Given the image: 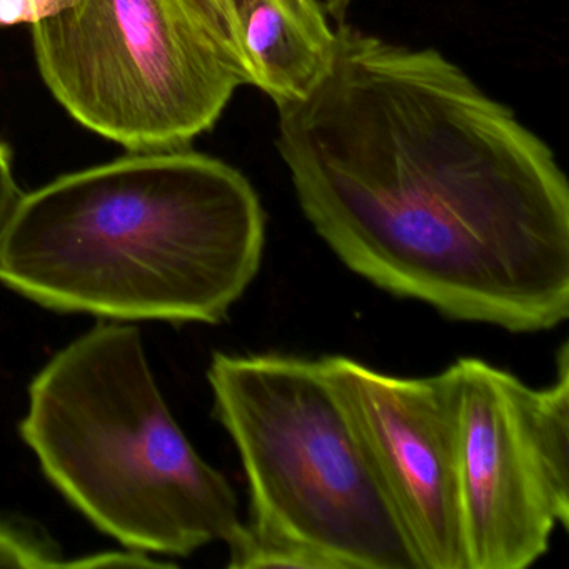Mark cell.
Instances as JSON below:
<instances>
[{
    "mask_svg": "<svg viewBox=\"0 0 569 569\" xmlns=\"http://www.w3.org/2000/svg\"><path fill=\"white\" fill-rule=\"evenodd\" d=\"M419 569H465L456 411L448 369L399 378L348 356L319 358Z\"/></svg>",
    "mask_w": 569,
    "mask_h": 569,
    "instance_id": "obj_7",
    "label": "cell"
},
{
    "mask_svg": "<svg viewBox=\"0 0 569 569\" xmlns=\"http://www.w3.org/2000/svg\"><path fill=\"white\" fill-rule=\"evenodd\" d=\"M19 432L56 489L132 551L186 558L241 535L234 489L176 421L132 326L101 322L59 351Z\"/></svg>",
    "mask_w": 569,
    "mask_h": 569,
    "instance_id": "obj_3",
    "label": "cell"
},
{
    "mask_svg": "<svg viewBox=\"0 0 569 569\" xmlns=\"http://www.w3.org/2000/svg\"><path fill=\"white\" fill-rule=\"evenodd\" d=\"M208 381L249 488L228 568L419 569L319 359L216 352Z\"/></svg>",
    "mask_w": 569,
    "mask_h": 569,
    "instance_id": "obj_4",
    "label": "cell"
},
{
    "mask_svg": "<svg viewBox=\"0 0 569 569\" xmlns=\"http://www.w3.org/2000/svg\"><path fill=\"white\" fill-rule=\"evenodd\" d=\"M278 112L299 208L349 271L452 321L569 318L568 179L441 52L339 26L328 74Z\"/></svg>",
    "mask_w": 569,
    "mask_h": 569,
    "instance_id": "obj_1",
    "label": "cell"
},
{
    "mask_svg": "<svg viewBox=\"0 0 569 569\" xmlns=\"http://www.w3.org/2000/svg\"><path fill=\"white\" fill-rule=\"evenodd\" d=\"M465 569H525L569 526V346L531 388L478 358L449 366Z\"/></svg>",
    "mask_w": 569,
    "mask_h": 569,
    "instance_id": "obj_6",
    "label": "cell"
},
{
    "mask_svg": "<svg viewBox=\"0 0 569 569\" xmlns=\"http://www.w3.org/2000/svg\"><path fill=\"white\" fill-rule=\"evenodd\" d=\"M62 0H0V28L34 26L52 18L61 8Z\"/></svg>",
    "mask_w": 569,
    "mask_h": 569,
    "instance_id": "obj_10",
    "label": "cell"
},
{
    "mask_svg": "<svg viewBox=\"0 0 569 569\" xmlns=\"http://www.w3.org/2000/svg\"><path fill=\"white\" fill-rule=\"evenodd\" d=\"M32 46L56 101L129 152L188 148L248 84L224 0H62Z\"/></svg>",
    "mask_w": 569,
    "mask_h": 569,
    "instance_id": "obj_5",
    "label": "cell"
},
{
    "mask_svg": "<svg viewBox=\"0 0 569 569\" xmlns=\"http://www.w3.org/2000/svg\"><path fill=\"white\" fill-rule=\"evenodd\" d=\"M24 192L19 188L12 169L11 149L0 142V246L4 242L6 232L18 211Z\"/></svg>",
    "mask_w": 569,
    "mask_h": 569,
    "instance_id": "obj_11",
    "label": "cell"
},
{
    "mask_svg": "<svg viewBox=\"0 0 569 569\" xmlns=\"http://www.w3.org/2000/svg\"><path fill=\"white\" fill-rule=\"evenodd\" d=\"M351 4L352 0H326L325 9L336 21H341Z\"/></svg>",
    "mask_w": 569,
    "mask_h": 569,
    "instance_id": "obj_12",
    "label": "cell"
},
{
    "mask_svg": "<svg viewBox=\"0 0 569 569\" xmlns=\"http://www.w3.org/2000/svg\"><path fill=\"white\" fill-rule=\"evenodd\" d=\"M264 246L261 199L238 169L188 149L129 152L22 196L0 282L52 311L219 325Z\"/></svg>",
    "mask_w": 569,
    "mask_h": 569,
    "instance_id": "obj_2",
    "label": "cell"
},
{
    "mask_svg": "<svg viewBox=\"0 0 569 569\" xmlns=\"http://www.w3.org/2000/svg\"><path fill=\"white\" fill-rule=\"evenodd\" d=\"M0 568H72L48 538L11 519H0Z\"/></svg>",
    "mask_w": 569,
    "mask_h": 569,
    "instance_id": "obj_9",
    "label": "cell"
},
{
    "mask_svg": "<svg viewBox=\"0 0 569 569\" xmlns=\"http://www.w3.org/2000/svg\"><path fill=\"white\" fill-rule=\"evenodd\" d=\"M246 82L278 108L308 98L335 59L338 31L318 0H224Z\"/></svg>",
    "mask_w": 569,
    "mask_h": 569,
    "instance_id": "obj_8",
    "label": "cell"
}]
</instances>
